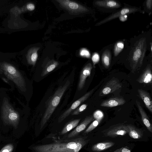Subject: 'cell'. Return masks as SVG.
Instances as JSON below:
<instances>
[{
  "mask_svg": "<svg viewBox=\"0 0 152 152\" xmlns=\"http://www.w3.org/2000/svg\"><path fill=\"white\" fill-rule=\"evenodd\" d=\"M88 141L81 137L36 145L33 148L35 152H79Z\"/></svg>",
  "mask_w": 152,
  "mask_h": 152,
  "instance_id": "6da1fadb",
  "label": "cell"
},
{
  "mask_svg": "<svg viewBox=\"0 0 152 152\" xmlns=\"http://www.w3.org/2000/svg\"><path fill=\"white\" fill-rule=\"evenodd\" d=\"M70 84L69 81L67 80L64 85L57 89L50 99L41 122L40 129L42 128L49 119Z\"/></svg>",
  "mask_w": 152,
  "mask_h": 152,
  "instance_id": "7a4b0ae2",
  "label": "cell"
},
{
  "mask_svg": "<svg viewBox=\"0 0 152 152\" xmlns=\"http://www.w3.org/2000/svg\"><path fill=\"white\" fill-rule=\"evenodd\" d=\"M2 110V118L4 122L17 129L20 121L19 115L7 99H4Z\"/></svg>",
  "mask_w": 152,
  "mask_h": 152,
  "instance_id": "3957f363",
  "label": "cell"
},
{
  "mask_svg": "<svg viewBox=\"0 0 152 152\" xmlns=\"http://www.w3.org/2000/svg\"><path fill=\"white\" fill-rule=\"evenodd\" d=\"M1 67L4 74L8 79L13 82L21 90L26 89L24 79L15 67L6 63L2 64Z\"/></svg>",
  "mask_w": 152,
  "mask_h": 152,
  "instance_id": "277c9868",
  "label": "cell"
},
{
  "mask_svg": "<svg viewBox=\"0 0 152 152\" xmlns=\"http://www.w3.org/2000/svg\"><path fill=\"white\" fill-rule=\"evenodd\" d=\"M146 48V42L145 39L142 38L139 41L132 53L131 61L132 68L135 69L138 63L141 65L143 61Z\"/></svg>",
  "mask_w": 152,
  "mask_h": 152,
  "instance_id": "5b68a950",
  "label": "cell"
},
{
  "mask_svg": "<svg viewBox=\"0 0 152 152\" xmlns=\"http://www.w3.org/2000/svg\"><path fill=\"white\" fill-rule=\"evenodd\" d=\"M61 6L73 15L79 14L87 12L88 9L82 5L69 0H56Z\"/></svg>",
  "mask_w": 152,
  "mask_h": 152,
  "instance_id": "8992f818",
  "label": "cell"
},
{
  "mask_svg": "<svg viewBox=\"0 0 152 152\" xmlns=\"http://www.w3.org/2000/svg\"><path fill=\"white\" fill-rule=\"evenodd\" d=\"M94 90V89H93L75 102L69 109L60 116L58 119V122H61L68 117L72 112L81 103L86 100L93 93Z\"/></svg>",
  "mask_w": 152,
  "mask_h": 152,
  "instance_id": "52a82bcc",
  "label": "cell"
},
{
  "mask_svg": "<svg viewBox=\"0 0 152 152\" xmlns=\"http://www.w3.org/2000/svg\"><path fill=\"white\" fill-rule=\"evenodd\" d=\"M122 84L115 79L108 81L102 88L99 94V96H103L110 94L121 88Z\"/></svg>",
  "mask_w": 152,
  "mask_h": 152,
  "instance_id": "ba28073f",
  "label": "cell"
},
{
  "mask_svg": "<svg viewBox=\"0 0 152 152\" xmlns=\"http://www.w3.org/2000/svg\"><path fill=\"white\" fill-rule=\"evenodd\" d=\"M95 120L93 115L86 117L84 120L72 131L64 137V139H69L78 135L80 132L84 130L88 125Z\"/></svg>",
  "mask_w": 152,
  "mask_h": 152,
  "instance_id": "9c48e42d",
  "label": "cell"
},
{
  "mask_svg": "<svg viewBox=\"0 0 152 152\" xmlns=\"http://www.w3.org/2000/svg\"><path fill=\"white\" fill-rule=\"evenodd\" d=\"M138 11V9L135 7H127L124 8L118 12H116L110 15L108 17L99 22L96 23V25H100L108 21H110L112 20L119 17L120 16L135 12Z\"/></svg>",
  "mask_w": 152,
  "mask_h": 152,
  "instance_id": "30bf717a",
  "label": "cell"
},
{
  "mask_svg": "<svg viewBox=\"0 0 152 152\" xmlns=\"http://www.w3.org/2000/svg\"><path fill=\"white\" fill-rule=\"evenodd\" d=\"M92 69L91 64L88 63L82 69L80 73L78 85V88L79 90H81L83 87L87 78L90 75Z\"/></svg>",
  "mask_w": 152,
  "mask_h": 152,
  "instance_id": "8fae6325",
  "label": "cell"
},
{
  "mask_svg": "<svg viewBox=\"0 0 152 152\" xmlns=\"http://www.w3.org/2000/svg\"><path fill=\"white\" fill-rule=\"evenodd\" d=\"M128 134L126 126L121 125L109 130L106 133L107 136L115 137L118 136H124Z\"/></svg>",
  "mask_w": 152,
  "mask_h": 152,
  "instance_id": "7c38bea8",
  "label": "cell"
},
{
  "mask_svg": "<svg viewBox=\"0 0 152 152\" xmlns=\"http://www.w3.org/2000/svg\"><path fill=\"white\" fill-rule=\"evenodd\" d=\"M126 102L123 98L114 97L110 98L102 102L100 106L103 107H113L124 104Z\"/></svg>",
  "mask_w": 152,
  "mask_h": 152,
  "instance_id": "4fadbf2b",
  "label": "cell"
},
{
  "mask_svg": "<svg viewBox=\"0 0 152 152\" xmlns=\"http://www.w3.org/2000/svg\"><path fill=\"white\" fill-rule=\"evenodd\" d=\"M138 109L141 115L142 121L148 130L152 133V125L148 116L142 107L140 102L136 101Z\"/></svg>",
  "mask_w": 152,
  "mask_h": 152,
  "instance_id": "5bb4252c",
  "label": "cell"
},
{
  "mask_svg": "<svg viewBox=\"0 0 152 152\" xmlns=\"http://www.w3.org/2000/svg\"><path fill=\"white\" fill-rule=\"evenodd\" d=\"M140 83L151 84L152 74L151 67L148 66L140 76L137 80Z\"/></svg>",
  "mask_w": 152,
  "mask_h": 152,
  "instance_id": "9a60e30c",
  "label": "cell"
},
{
  "mask_svg": "<svg viewBox=\"0 0 152 152\" xmlns=\"http://www.w3.org/2000/svg\"><path fill=\"white\" fill-rule=\"evenodd\" d=\"M40 48V47H34L28 50L26 58L28 64L34 66L35 65L38 58V51Z\"/></svg>",
  "mask_w": 152,
  "mask_h": 152,
  "instance_id": "2e32d148",
  "label": "cell"
},
{
  "mask_svg": "<svg viewBox=\"0 0 152 152\" xmlns=\"http://www.w3.org/2000/svg\"><path fill=\"white\" fill-rule=\"evenodd\" d=\"M138 92L139 96L149 110L152 113V100L149 94L142 89H139Z\"/></svg>",
  "mask_w": 152,
  "mask_h": 152,
  "instance_id": "e0dca14e",
  "label": "cell"
},
{
  "mask_svg": "<svg viewBox=\"0 0 152 152\" xmlns=\"http://www.w3.org/2000/svg\"><path fill=\"white\" fill-rule=\"evenodd\" d=\"M126 126L128 134L131 138L138 139L142 137L143 133L140 129L131 124L126 125Z\"/></svg>",
  "mask_w": 152,
  "mask_h": 152,
  "instance_id": "ac0fdd59",
  "label": "cell"
},
{
  "mask_svg": "<svg viewBox=\"0 0 152 152\" xmlns=\"http://www.w3.org/2000/svg\"><path fill=\"white\" fill-rule=\"evenodd\" d=\"M95 3L98 6L107 8H118L121 6L118 3L112 0L96 1Z\"/></svg>",
  "mask_w": 152,
  "mask_h": 152,
  "instance_id": "d6986e66",
  "label": "cell"
},
{
  "mask_svg": "<svg viewBox=\"0 0 152 152\" xmlns=\"http://www.w3.org/2000/svg\"><path fill=\"white\" fill-rule=\"evenodd\" d=\"M115 143L112 142L98 143L94 145L92 150L95 152H100L106 150L113 146Z\"/></svg>",
  "mask_w": 152,
  "mask_h": 152,
  "instance_id": "ffe728a7",
  "label": "cell"
},
{
  "mask_svg": "<svg viewBox=\"0 0 152 152\" xmlns=\"http://www.w3.org/2000/svg\"><path fill=\"white\" fill-rule=\"evenodd\" d=\"M58 64V61L53 60L49 61L43 68L41 76L43 77L47 75L53 70Z\"/></svg>",
  "mask_w": 152,
  "mask_h": 152,
  "instance_id": "44dd1931",
  "label": "cell"
},
{
  "mask_svg": "<svg viewBox=\"0 0 152 152\" xmlns=\"http://www.w3.org/2000/svg\"><path fill=\"white\" fill-rule=\"evenodd\" d=\"M80 119H75L67 123L60 133L61 135L66 134L73 128L76 127L79 123Z\"/></svg>",
  "mask_w": 152,
  "mask_h": 152,
  "instance_id": "7402d4cb",
  "label": "cell"
},
{
  "mask_svg": "<svg viewBox=\"0 0 152 152\" xmlns=\"http://www.w3.org/2000/svg\"><path fill=\"white\" fill-rule=\"evenodd\" d=\"M102 63L106 68L109 67L110 62V56L109 52L106 51L104 52L102 56Z\"/></svg>",
  "mask_w": 152,
  "mask_h": 152,
  "instance_id": "603a6c76",
  "label": "cell"
},
{
  "mask_svg": "<svg viewBox=\"0 0 152 152\" xmlns=\"http://www.w3.org/2000/svg\"><path fill=\"white\" fill-rule=\"evenodd\" d=\"M103 117L96 118H95L84 132L85 133H88L95 129L100 123Z\"/></svg>",
  "mask_w": 152,
  "mask_h": 152,
  "instance_id": "cb8c5ba5",
  "label": "cell"
},
{
  "mask_svg": "<svg viewBox=\"0 0 152 152\" xmlns=\"http://www.w3.org/2000/svg\"><path fill=\"white\" fill-rule=\"evenodd\" d=\"M124 45L121 42H119L115 44L114 47V53L115 56H117L124 48Z\"/></svg>",
  "mask_w": 152,
  "mask_h": 152,
  "instance_id": "d4e9b609",
  "label": "cell"
},
{
  "mask_svg": "<svg viewBox=\"0 0 152 152\" xmlns=\"http://www.w3.org/2000/svg\"><path fill=\"white\" fill-rule=\"evenodd\" d=\"M87 106V105L86 104L81 105L74 110L73 113H72V115H76L80 114L86 109Z\"/></svg>",
  "mask_w": 152,
  "mask_h": 152,
  "instance_id": "484cf974",
  "label": "cell"
},
{
  "mask_svg": "<svg viewBox=\"0 0 152 152\" xmlns=\"http://www.w3.org/2000/svg\"><path fill=\"white\" fill-rule=\"evenodd\" d=\"M14 148L13 144H8L4 146L0 151V152H12Z\"/></svg>",
  "mask_w": 152,
  "mask_h": 152,
  "instance_id": "4316f807",
  "label": "cell"
},
{
  "mask_svg": "<svg viewBox=\"0 0 152 152\" xmlns=\"http://www.w3.org/2000/svg\"><path fill=\"white\" fill-rule=\"evenodd\" d=\"M80 54L81 56L87 58H89L90 56L89 52L85 48H82L80 50Z\"/></svg>",
  "mask_w": 152,
  "mask_h": 152,
  "instance_id": "83f0119b",
  "label": "cell"
},
{
  "mask_svg": "<svg viewBox=\"0 0 152 152\" xmlns=\"http://www.w3.org/2000/svg\"><path fill=\"white\" fill-rule=\"evenodd\" d=\"M99 54L96 53H94L92 57V60L94 66L99 61Z\"/></svg>",
  "mask_w": 152,
  "mask_h": 152,
  "instance_id": "f1b7e54d",
  "label": "cell"
},
{
  "mask_svg": "<svg viewBox=\"0 0 152 152\" xmlns=\"http://www.w3.org/2000/svg\"><path fill=\"white\" fill-rule=\"evenodd\" d=\"M26 7L27 10L30 11L34 10L35 8L34 4L32 3L28 4L26 5Z\"/></svg>",
  "mask_w": 152,
  "mask_h": 152,
  "instance_id": "f546056e",
  "label": "cell"
},
{
  "mask_svg": "<svg viewBox=\"0 0 152 152\" xmlns=\"http://www.w3.org/2000/svg\"><path fill=\"white\" fill-rule=\"evenodd\" d=\"M146 4L147 7L149 10H151L152 8V0H148L146 1Z\"/></svg>",
  "mask_w": 152,
  "mask_h": 152,
  "instance_id": "4dcf8cb0",
  "label": "cell"
},
{
  "mask_svg": "<svg viewBox=\"0 0 152 152\" xmlns=\"http://www.w3.org/2000/svg\"><path fill=\"white\" fill-rule=\"evenodd\" d=\"M120 20L122 22L125 21L127 19V16L126 15H122L119 17Z\"/></svg>",
  "mask_w": 152,
  "mask_h": 152,
  "instance_id": "1f68e13d",
  "label": "cell"
},
{
  "mask_svg": "<svg viewBox=\"0 0 152 152\" xmlns=\"http://www.w3.org/2000/svg\"><path fill=\"white\" fill-rule=\"evenodd\" d=\"M121 152H131V151L130 150L128 149L127 148L125 147H122V149L121 150Z\"/></svg>",
  "mask_w": 152,
  "mask_h": 152,
  "instance_id": "d6a6232c",
  "label": "cell"
},
{
  "mask_svg": "<svg viewBox=\"0 0 152 152\" xmlns=\"http://www.w3.org/2000/svg\"><path fill=\"white\" fill-rule=\"evenodd\" d=\"M122 148L116 149L113 152H121V150L122 149Z\"/></svg>",
  "mask_w": 152,
  "mask_h": 152,
  "instance_id": "836d02e7",
  "label": "cell"
}]
</instances>
